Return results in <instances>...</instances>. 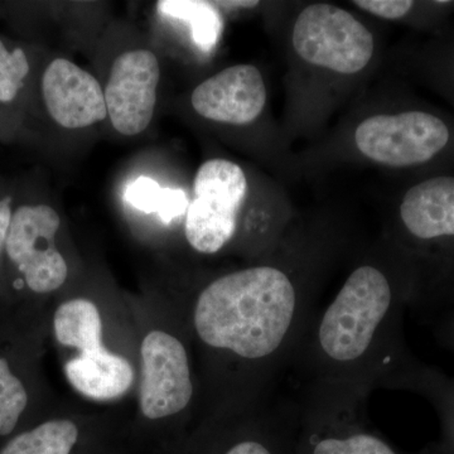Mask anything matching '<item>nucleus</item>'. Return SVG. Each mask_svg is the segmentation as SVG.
<instances>
[{
    "instance_id": "4be33fe9",
    "label": "nucleus",
    "mask_w": 454,
    "mask_h": 454,
    "mask_svg": "<svg viewBox=\"0 0 454 454\" xmlns=\"http://www.w3.org/2000/svg\"><path fill=\"white\" fill-rule=\"evenodd\" d=\"M11 197L0 200V255L7 244L9 226H11L12 216H13L11 211Z\"/></svg>"
},
{
    "instance_id": "5701e85b",
    "label": "nucleus",
    "mask_w": 454,
    "mask_h": 454,
    "mask_svg": "<svg viewBox=\"0 0 454 454\" xmlns=\"http://www.w3.org/2000/svg\"><path fill=\"white\" fill-rule=\"evenodd\" d=\"M220 4L230 8H254L259 2H221Z\"/></svg>"
},
{
    "instance_id": "423d86ee",
    "label": "nucleus",
    "mask_w": 454,
    "mask_h": 454,
    "mask_svg": "<svg viewBox=\"0 0 454 454\" xmlns=\"http://www.w3.org/2000/svg\"><path fill=\"white\" fill-rule=\"evenodd\" d=\"M354 140L367 160L404 168L428 162L443 151L450 130L441 119L428 113L379 114L357 125Z\"/></svg>"
},
{
    "instance_id": "20e7f679",
    "label": "nucleus",
    "mask_w": 454,
    "mask_h": 454,
    "mask_svg": "<svg viewBox=\"0 0 454 454\" xmlns=\"http://www.w3.org/2000/svg\"><path fill=\"white\" fill-rule=\"evenodd\" d=\"M292 44L307 64L340 74L365 70L375 52L370 29L346 9L328 3L301 12L293 26Z\"/></svg>"
},
{
    "instance_id": "9b49d317",
    "label": "nucleus",
    "mask_w": 454,
    "mask_h": 454,
    "mask_svg": "<svg viewBox=\"0 0 454 454\" xmlns=\"http://www.w3.org/2000/svg\"><path fill=\"white\" fill-rule=\"evenodd\" d=\"M42 92L53 121L67 129L90 127L107 116L100 83L68 59L51 62L42 79Z\"/></svg>"
},
{
    "instance_id": "6e6552de",
    "label": "nucleus",
    "mask_w": 454,
    "mask_h": 454,
    "mask_svg": "<svg viewBox=\"0 0 454 454\" xmlns=\"http://www.w3.org/2000/svg\"><path fill=\"white\" fill-rule=\"evenodd\" d=\"M140 409L148 419L175 415L186 409L193 396L186 348L175 336L152 331L143 340Z\"/></svg>"
},
{
    "instance_id": "b1692460",
    "label": "nucleus",
    "mask_w": 454,
    "mask_h": 454,
    "mask_svg": "<svg viewBox=\"0 0 454 454\" xmlns=\"http://www.w3.org/2000/svg\"><path fill=\"white\" fill-rule=\"evenodd\" d=\"M450 423H452V435H453V442H454V415H450Z\"/></svg>"
},
{
    "instance_id": "a211bd4d",
    "label": "nucleus",
    "mask_w": 454,
    "mask_h": 454,
    "mask_svg": "<svg viewBox=\"0 0 454 454\" xmlns=\"http://www.w3.org/2000/svg\"><path fill=\"white\" fill-rule=\"evenodd\" d=\"M158 11L164 16L191 23L193 41L205 51H210L216 44L223 31L219 12L211 3L162 0L158 3Z\"/></svg>"
},
{
    "instance_id": "f257e3e1",
    "label": "nucleus",
    "mask_w": 454,
    "mask_h": 454,
    "mask_svg": "<svg viewBox=\"0 0 454 454\" xmlns=\"http://www.w3.org/2000/svg\"><path fill=\"white\" fill-rule=\"evenodd\" d=\"M297 268L282 262L241 269L212 280L197 297V337L250 366L260 385L292 366L317 310L315 286Z\"/></svg>"
},
{
    "instance_id": "9d476101",
    "label": "nucleus",
    "mask_w": 454,
    "mask_h": 454,
    "mask_svg": "<svg viewBox=\"0 0 454 454\" xmlns=\"http://www.w3.org/2000/svg\"><path fill=\"white\" fill-rule=\"evenodd\" d=\"M191 104L207 121L250 124L264 110L267 88L255 66H231L200 83L193 90Z\"/></svg>"
},
{
    "instance_id": "dca6fc26",
    "label": "nucleus",
    "mask_w": 454,
    "mask_h": 454,
    "mask_svg": "<svg viewBox=\"0 0 454 454\" xmlns=\"http://www.w3.org/2000/svg\"><path fill=\"white\" fill-rule=\"evenodd\" d=\"M79 429L70 420H51L17 435L0 454H70Z\"/></svg>"
},
{
    "instance_id": "6ab92c4d",
    "label": "nucleus",
    "mask_w": 454,
    "mask_h": 454,
    "mask_svg": "<svg viewBox=\"0 0 454 454\" xmlns=\"http://www.w3.org/2000/svg\"><path fill=\"white\" fill-rule=\"evenodd\" d=\"M27 403L25 385L12 372L8 361L0 357V435L13 432Z\"/></svg>"
},
{
    "instance_id": "ddd939ff",
    "label": "nucleus",
    "mask_w": 454,
    "mask_h": 454,
    "mask_svg": "<svg viewBox=\"0 0 454 454\" xmlns=\"http://www.w3.org/2000/svg\"><path fill=\"white\" fill-rule=\"evenodd\" d=\"M66 376L74 389L98 400L115 399L133 384V367L124 357L101 348L68 361Z\"/></svg>"
},
{
    "instance_id": "1a4fd4ad",
    "label": "nucleus",
    "mask_w": 454,
    "mask_h": 454,
    "mask_svg": "<svg viewBox=\"0 0 454 454\" xmlns=\"http://www.w3.org/2000/svg\"><path fill=\"white\" fill-rule=\"evenodd\" d=\"M160 79V64L151 51H130L114 62L104 95L107 116L122 136H137L151 124Z\"/></svg>"
},
{
    "instance_id": "aec40b11",
    "label": "nucleus",
    "mask_w": 454,
    "mask_h": 454,
    "mask_svg": "<svg viewBox=\"0 0 454 454\" xmlns=\"http://www.w3.org/2000/svg\"><path fill=\"white\" fill-rule=\"evenodd\" d=\"M29 73L28 59L25 51L16 49L8 52L0 41V101L9 103L14 100L23 88V80Z\"/></svg>"
},
{
    "instance_id": "0eeeda50",
    "label": "nucleus",
    "mask_w": 454,
    "mask_h": 454,
    "mask_svg": "<svg viewBox=\"0 0 454 454\" xmlns=\"http://www.w3.org/2000/svg\"><path fill=\"white\" fill-rule=\"evenodd\" d=\"M59 225V215L46 205L22 206L12 216L5 249L33 292L56 291L67 278V264L55 245Z\"/></svg>"
},
{
    "instance_id": "7ed1b4c3",
    "label": "nucleus",
    "mask_w": 454,
    "mask_h": 454,
    "mask_svg": "<svg viewBox=\"0 0 454 454\" xmlns=\"http://www.w3.org/2000/svg\"><path fill=\"white\" fill-rule=\"evenodd\" d=\"M372 387L310 380L297 403V454H402L367 418Z\"/></svg>"
},
{
    "instance_id": "39448f33",
    "label": "nucleus",
    "mask_w": 454,
    "mask_h": 454,
    "mask_svg": "<svg viewBox=\"0 0 454 454\" xmlns=\"http://www.w3.org/2000/svg\"><path fill=\"white\" fill-rule=\"evenodd\" d=\"M193 192L184 227L188 244L199 253L220 252L238 230L247 192V176L239 164L214 158L197 170Z\"/></svg>"
},
{
    "instance_id": "2eb2a0df",
    "label": "nucleus",
    "mask_w": 454,
    "mask_h": 454,
    "mask_svg": "<svg viewBox=\"0 0 454 454\" xmlns=\"http://www.w3.org/2000/svg\"><path fill=\"white\" fill-rule=\"evenodd\" d=\"M297 404L283 405L259 435L234 442L223 454H297Z\"/></svg>"
},
{
    "instance_id": "412c9836",
    "label": "nucleus",
    "mask_w": 454,
    "mask_h": 454,
    "mask_svg": "<svg viewBox=\"0 0 454 454\" xmlns=\"http://www.w3.org/2000/svg\"><path fill=\"white\" fill-rule=\"evenodd\" d=\"M354 4L372 16L395 20L405 17L413 8L414 3L409 0H356Z\"/></svg>"
},
{
    "instance_id": "f3484780",
    "label": "nucleus",
    "mask_w": 454,
    "mask_h": 454,
    "mask_svg": "<svg viewBox=\"0 0 454 454\" xmlns=\"http://www.w3.org/2000/svg\"><path fill=\"white\" fill-rule=\"evenodd\" d=\"M125 200L137 210L160 215L164 223L182 216L190 206L184 191L160 187L158 182L148 177L136 179L128 188Z\"/></svg>"
},
{
    "instance_id": "4468645a",
    "label": "nucleus",
    "mask_w": 454,
    "mask_h": 454,
    "mask_svg": "<svg viewBox=\"0 0 454 454\" xmlns=\"http://www.w3.org/2000/svg\"><path fill=\"white\" fill-rule=\"evenodd\" d=\"M53 325L57 340L66 348L79 349L82 354L103 348L101 317L92 301H65L56 310Z\"/></svg>"
},
{
    "instance_id": "f03ea898",
    "label": "nucleus",
    "mask_w": 454,
    "mask_h": 454,
    "mask_svg": "<svg viewBox=\"0 0 454 454\" xmlns=\"http://www.w3.org/2000/svg\"><path fill=\"white\" fill-rule=\"evenodd\" d=\"M408 298L387 267L358 264L333 300L316 310L292 366L309 381L387 387L409 363L400 336L402 306Z\"/></svg>"
},
{
    "instance_id": "f8f14e48",
    "label": "nucleus",
    "mask_w": 454,
    "mask_h": 454,
    "mask_svg": "<svg viewBox=\"0 0 454 454\" xmlns=\"http://www.w3.org/2000/svg\"><path fill=\"white\" fill-rule=\"evenodd\" d=\"M399 214L406 234L415 240L454 238V177L415 184L405 193Z\"/></svg>"
}]
</instances>
